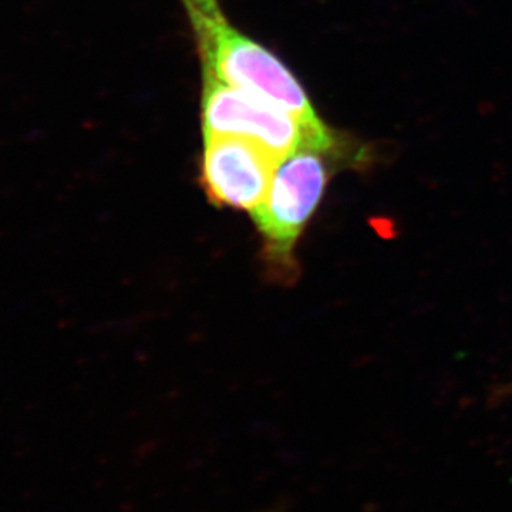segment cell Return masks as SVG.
I'll return each mask as SVG.
<instances>
[{
	"label": "cell",
	"instance_id": "5b68a950",
	"mask_svg": "<svg viewBox=\"0 0 512 512\" xmlns=\"http://www.w3.org/2000/svg\"><path fill=\"white\" fill-rule=\"evenodd\" d=\"M184 5L187 6L195 32L211 28L215 23L225 19L218 6V0H184Z\"/></svg>",
	"mask_w": 512,
	"mask_h": 512
},
{
	"label": "cell",
	"instance_id": "277c9868",
	"mask_svg": "<svg viewBox=\"0 0 512 512\" xmlns=\"http://www.w3.org/2000/svg\"><path fill=\"white\" fill-rule=\"evenodd\" d=\"M281 158L235 136H204L201 183L215 207L252 212L265 200Z\"/></svg>",
	"mask_w": 512,
	"mask_h": 512
},
{
	"label": "cell",
	"instance_id": "8992f818",
	"mask_svg": "<svg viewBox=\"0 0 512 512\" xmlns=\"http://www.w3.org/2000/svg\"><path fill=\"white\" fill-rule=\"evenodd\" d=\"M508 392H510L512 394V384L510 387H508Z\"/></svg>",
	"mask_w": 512,
	"mask_h": 512
},
{
	"label": "cell",
	"instance_id": "7a4b0ae2",
	"mask_svg": "<svg viewBox=\"0 0 512 512\" xmlns=\"http://www.w3.org/2000/svg\"><path fill=\"white\" fill-rule=\"evenodd\" d=\"M204 73L279 107L322 138H336L319 119L298 80L265 47L229 26L227 20L195 33Z\"/></svg>",
	"mask_w": 512,
	"mask_h": 512
},
{
	"label": "cell",
	"instance_id": "6da1fadb",
	"mask_svg": "<svg viewBox=\"0 0 512 512\" xmlns=\"http://www.w3.org/2000/svg\"><path fill=\"white\" fill-rule=\"evenodd\" d=\"M355 160L346 154L302 147L281 158L265 200L252 211L264 239V258L276 278L293 281L295 248L325 195L335 161Z\"/></svg>",
	"mask_w": 512,
	"mask_h": 512
},
{
	"label": "cell",
	"instance_id": "3957f363",
	"mask_svg": "<svg viewBox=\"0 0 512 512\" xmlns=\"http://www.w3.org/2000/svg\"><path fill=\"white\" fill-rule=\"evenodd\" d=\"M202 128L204 136H235L261 144L276 157L284 158L302 147H316L346 154L339 137L322 138L308 130L291 114L244 90L222 83L204 73Z\"/></svg>",
	"mask_w": 512,
	"mask_h": 512
}]
</instances>
